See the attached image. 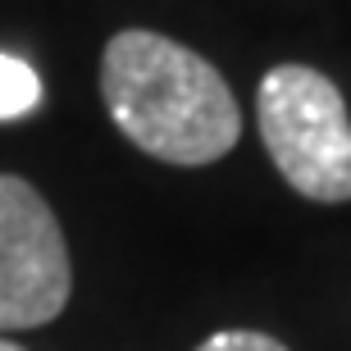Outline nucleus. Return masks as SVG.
I'll return each mask as SVG.
<instances>
[{"label":"nucleus","instance_id":"4","mask_svg":"<svg viewBox=\"0 0 351 351\" xmlns=\"http://www.w3.org/2000/svg\"><path fill=\"white\" fill-rule=\"evenodd\" d=\"M41 105V78L37 69L19 60V55L0 51V123H14V119L32 114Z\"/></svg>","mask_w":351,"mask_h":351},{"label":"nucleus","instance_id":"2","mask_svg":"<svg viewBox=\"0 0 351 351\" xmlns=\"http://www.w3.org/2000/svg\"><path fill=\"white\" fill-rule=\"evenodd\" d=\"M261 142L274 169L306 201H351V114L333 78L311 64H274L256 91Z\"/></svg>","mask_w":351,"mask_h":351},{"label":"nucleus","instance_id":"3","mask_svg":"<svg viewBox=\"0 0 351 351\" xmlns=\"http://www.w3.org/2000/svg\"><path fill=\"white\" fill-rule=\"evenodd\" d=\"M73 265L46 196L19 173H0V333L41 328L69 306Z\"/></svg>","mask_w":351,"mask_h":351},{"label":"nucleus","instance_id":"6","mask_svg":"<svg viewBox=\"0 0 351 351\" xmlns=\"http://www.w3.org/2000/svg\"><path fill=\"white\" fill-rule=\"evenodd\" d=\"M0 351H23L19 342H10V338H0Z\"/></svg>","mask_w":351,"mask_h":351},{"label":"nucleus","instance_id":"1","mask_svg":"<svg viewBox=\"0 0 351 351\" xmlns=\"http://www.w3.org/2000/svg\"><path fill=\"white\" fill-rule=\"evenodd\" d=\"M101 101L137 151L178 169L215 165L242 137L228 78L206 55L151 27H123L105 41Z\"/></svg>","mask_w":351,"mask_h":351},{"label":"nucleus","instance_id":"5","mask_svg":"<svg viewBox=\"0 0 351 351\" xmlns=\"http://www.w3.org/2000/svg\"><path fill=\"white\" fill-rule=\"evenodd\" d=\"M196 351H287V347L269 333H256V328H219Z\"/></svg>","mask_w":351,"mask_h":351}]
</instances>
